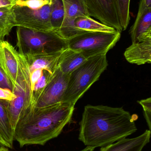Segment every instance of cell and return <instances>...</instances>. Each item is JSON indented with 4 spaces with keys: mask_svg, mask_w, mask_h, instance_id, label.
<instances>
[{
    "mask_svg": "<svg viewBox=\"0 0 151 151\" xmlns=\"http://www.w3.org/2000/svg\"><path fill=\"white\" fill-rule=\"evenodd\" d=\"M142 106L144 117L147 122L149 130H151V98L150 97L146 99L137 101Z\"/></svg>",
    "mask_w": 151,
    "mask_h": 151,
    "instance_id": "cell-22",
    "label": "cell"
},
{
    "mask_svg": "<svg viewBox=\"0 0 151 151\" xmlns=\"http://www.w3.org/2000/svg\"><path fill=\"white\" fill-rule=\"evenodd\" d=\"M0 145H2V146H5V147H8V145H7V144L4 142V141L3 140L1 135H0Z\"/></svg>",
    "mask_w": 151,
    "mask_h": 151,
    "instance_id": "cell-27",
    "label": "cell"
},
{
    "mask_svg": "<svg viewBox=\"0 0 151 151\" xmlns=\"http://www.w3.org/2000/svg\"><path fill=\"white\" fill-rule=\"evenodd\" d=\"M16 1H28V0H16ZM42 1H46L48 2L51 4L52 3V1H53V0H42Z\"/></svg>",
    "mask_w": 151,
    "mask_h": 151,
    "instance_id": "cell-30",
    "label": "cell"
},
{
    "mask_svg": "<svg viewBox=\"0 0 151 151\" xmlns=\"http://www.w3.org/2000/svg\"><path fill=\"white\" fill-rule=\"evenodd\" d=\"M51 4H48L40 9H32L14 5L11 11L15 26L43 32L53 31L51 23Z\"/></svg>",
    "mask_w": 151,
    "mask_h": 151,
    "instance_id": "cell-6",
    "label": "cell"
},
{
    "mask_svg": "<svg viewBox=\"0 0 151 151\" xmlns=\"http://www.w3.org/2000/svg\"><path fill=\"white\" fill-rule=\"evenodd\" d=\"M132 43L151 40V9L135 21L129 31Z\"/></svg>",
    "mask_w": 151,
    "mask_h": 151,
    "instance_id": "cell-14",
    "label": "cell"
},
{
    "mask_svg": "<svg viewBox=\"0 0 151 151\" xmlns=\"http://www.w3.org/2000/svg\"><path fill=\"white\" fill-rule=\"evenodd\" d=\"M75 27L82 32H100L114 33L118 32L114 28L96 21L90 17H80L74 22Z\"/></svg>",
    "mask_w": 151,
    "mask_h": 151,
    "instance_id": "cell-17",
    "label": "cell"
},
{
    "mask_svg": "<svg viewBox=\"0 0 151 151\" xmlns=\"http://www.w3.org/2000/svg\"><path fill=\"white\" fill-rule=\"evenodd\" d=\"M79 139L87 147H103L137 131L130 114L122 107L85 106L79 123Z\"/></svg>",
    "mask_w": 151,
    "mask_h": 151,
    "instance_id": "cell-1",
    "label": "cell"
},
{
    "mask_svg": "<svg viewBox=\"0 0 151 151\" xmlns=\"http://www.w3.org/2000/svg\"><path fill=\"white\" fill-rule=\"evenodd\" d=\"M11 8H0V32L4 38L9 34L13 27H16L12 13Z\"/></svg>",
    "mask_w": 151,
    "mask_h": 151,
    "instance_id": "cell-19",
    "label": "cell"
},
{
    "mask_svg": "<svg viewBox=\"0 0 151 151\" xmlns=\"http://www.w3.org/2000/svg\"><path fill=\"white\" fill-rule=\"evenodd\" d=\"M87 60L79 52L67 48L62 52L58 67L63 73L70 74Z\"/></svg>",
    "mask_w": 151,
    "mask_h": 151,
    "instance_id": "cell-15",
    "label": "cell"
},
{
    "mask_svg": "<svg viewBox=\"0 0 151 151\" xmlns=\"http://www.w3.org/2000/svg\"><path fill=\"white\" fill-rule=\"evenodd\" d=\"M4 40V37L2 35L0 32V40Z\"/></svg>",
    "mask_w": 151,
    "mask_h": 151,
    "instance_id": "cell-31",
    "label": "cell"
},
{
    "mask_svg": "<svg viewBox=\"0 0 151 151\" xmlns=\"http://www.w3.org/2000/svg\"><path fill=\"white\" fill-rule=\"evenodd\" d=\"M108 65L106 55L87 59L70 74L62 103L74 106L82 95L98 80Z\"/></svg>",
    "mask_w": 151,
    "mask_h": 151,
    "instance_id": "cell-3",
    "label": "cell"
},
{
    "mask_svg": "<svg viewBox=\"0 0 151 151\" xmlns=\"http://www.w3.org/2000/svg\"><path fill=\"white\" fill-rule=\"evenodd\" d=\"M17 27V46L19 53L24 56L56 53L68 48L67 41L54 31Z\"/></svg>",
    "mask_w": 151,
    "mask_h": 151,
    "instance_id": "cell-4",
    "label": "cell"
},
{
    "mask_svg": "<svg viewBox=\"0 0 151 151\" xmlns=\"http://www.w3.org/2000/svg\"><path fill=\"white\" fill-rule=\"evenodd\" d=\"M0 88L8 89L12 91V84L1 68H0Z\"/></svg>",
    "mask_w": 151,
    "mask_h": 151,
    "instance_id": "cell-24",
    "label": "cell"
},
{
    "mask_svg": "<svg viewBox=\"0 0 151 151\" xmlns=\"http://www.w3.org/2000/svg\"><path fill=\"white\" fill-rule=\"evenodd\" d=\"M15 0H0V8L9 7L12 8L15 5Z\"/></svg>",
    "mask_w": 151,
    "mask_h": 151,
    "instance_id": "cell-26",
    "label": "cell"
},
{
    "mask_svg": "<svg viewBox=\"0 0 151 151\" xmlns=\"http://www.w3.org/2000/svg\"><path fill=\"white\" fill-rule=\"evenodd\" d=\"M0 151H9L5 146H2L0 147Z\"/></svg>",
    "mask_w": 151,
    "mask_h": 151,
    "instance_id": "cell-29",
    "label": "cell"
},
{
    "mask_svg": "<svg viewBox=\"0 0 151 151\" xmlns=\"http://www.w3.org/2000/svg\"><path fill=\"white\" fill-rule=\"evenodd\" d=\"M74 106L60 103L43 108H33L23 113L14 132L21 147L43 145L57 137L72 119Z\"/></svg>",
    "mask_w": 151,
    "mask_h": 151,
    "instance_id": "cell-2",
    "label": "cell"
},
{
    "mask_svg": "<svg viewBox=\"0 0 151 151\" xmlns=\"http://www.w3.org/2000/svg\"><path fill=\"white\" fill-rule=\"evenodd\" d=\"M121 33L84 32L67 40L68 48L80 53L87 59L106 55L120 39Z\"/></svg>",
    "mask_w": 151,
    "mask_h": 151,
    "instance_id": "cell-5",
    "label": "cell"
},
{
    "mask_svg": "<svg viewBox=\"0 0 151 151\" xmlns=\"http://www.w3.org/2000/svg\"><path fill=\"white\" fill-rule=\"evenodd\" d=\"M90 17L98 19L102 24L123 31L115 0H83Z\"/></svg>",
    "mask_w": 151,
    "mask_h": 151,
    "instance_id": "cell-8",
    "label": "cell"
},
{
    "mask_svg": "<svg viewBox=\"0 0 151 151\" xmlns=\"http://www.w3.org/2000/svg\"><path fill=\"white\" fill-rule=\"evenodd\" d=\"M151 131L145 130L141 135L133 138H125L104 147L100 151H142L150 142Z\"/></svg>",
    "mask_w": 151,
    "mask_h": 151,
    "instance_id": "cell-11",
    "label": "cell"
},
{
    "mask_svg": "<svg viewBox=\"0 0 151 151\" xmlns=\"http://www.w3.org/2000/svg\"><path fill=\"white\" fill-rule=\"evenodd\" d=\"M64 17V9L62 0H53L51 6V23L53 31L57 32Z\"/></svg>",
    "mask_w": 151,
    "mask_h": 151,
    "instance_id": "cell-18",
    "label": "cell"
},
{
    "mask_svg": "<svg viewBox=\"0 0 151 151\" xmlns=\"http://www.w3.org/2000/svg\"><path fill=\"white\" fill-rule=\"evenodd\" d=\"M95 148L93 147H87V146L86 148L80 151H94Z\"/></svg>",
    "mask_w": 151,
    "mask_h": 151,
    "instance_id": "cell-28",
    "label": "cell"
},
{
    "mask_svg": "<svg viewBox=\"0 0 151 151\" xmlns=\"http://www.w3.org/2000/svg\"><path fill=\"white\" fill-rule=\"evenodd\" d=\"M151 9V0H140L135 21H137L149 10Z\"/></svg>",
    "mask_w": 151,
    "mask_h": 151,
    "instance_id": "cell-23",
    "label": "cell"
},
{
    "mask_svg": "<svg viewBox=\"0 0 151 151\" xmlns=\"http://www.w3.org/2000/svg\"><path fill=\"white\" fill-rule=\"evenodd\" d=\"M63 51L51 54L24 56L30 73L34 70H42L53 74L58 67L59 58Z\"/></svg>",
    "mask_w": 151,
    "mask_h": 151,
    "instance_id": "cell-12",
    "label": "cell"
},
{
    "mask_svg": "<svg viewBox=\"0 0 151 151\" xmlns=\"http://www.w3.org/2000/svg\"><path fill=\"white\" fill-rule=\"evenodd\" d=\"M52 4V3H51ZM42 0H28L25 1H15V5L21 7H27L32 9H40L48 4H51Z\"/></svg>",
    "mask_w": 151,
    "mask_h": 151,
    "instance_id": "cell-21",
    "label": "cell"
},
{
    "mask_svg": "<svg viewBox=\"0 0 151 151\" xmlns=\"http://www.w3.org/2000/svg\"><path fill=\"white\" fill-rule=\"evenodd\" d=\"M0 68L10 81L12 88L20 85V54L4 40H0Z\"/></svg>",
    "mask_w": 151,
    "mask_h": 151,
    "instance_id": "cell-10",
    "label": "cell"
},
{
    "mask_svg": "<svg viewBox=\"0 0 151 151\" xmlns=\"http://www.w3.org/2000/svg\"><path fill=\"white\" fill-rule=\"evenodd\" d=\"M64 9V17L57 33L67 40L84 32L75 27L74 22L80 17H90L83 0H62Z\"/></svg>",
    "mask_w": 151,
    "mask_h": 151,
    "instance_id": "cell-9",
    "label": "cell"
},
{
    "mask_svg": "<svg viewBox=\"0 0 151 151\" xmlns=\"http://www.w3.org/2000/svg\"><path fill=\"white\" fill-rule=\"evenodd\" d=\"M16 98V95L12 91L8 89L0 88V99L12 101Z\"/></svg>",
    "mask_w": 151,
    "mask_h": 151,
    "instance_id": "cell-25",
    "label": "cell"
},
{
    "mask_svg": "<svg viewBox=\"0 0 151 151\" xmlns=\"http://www.w3.org/2000/svg\"><path fill=\"white\" fill-rule=\"evenodd\" d=\"M124 56L130 63L142 65L151 63V40L136 43L126 49Z\"/></svg>",
    "mask_w": 151,
    "mask_h": 151,
    "instance_id": "cell-13",
    "label": "cell"
},
{
    "mask_svg": "<svg viewBox=\"0 0 151 151\" xmlns=\"http://www.w3.org/2000/svg\"><path fill=\"white\" fill-rule=\"evenodd\" d=\"M70 74L63 73L59 67L38 98L35 108H43L62 103L67 88Z\"/></svg>",
    "mask_w": 151,
    "mask_h": 151,
    "instance_id": "cell-7",
    "label": "cell"
},
{
    "mask_svg": "<svg viewBox=\"0 0 151 151\" xmlns=\"http://www.w3.org/2000/svg\"><path fill=\"white\" fill-rule=\"evenodd\" d=\"M0 135L7 144L8 148H12L14 141V131L10 123L6 106V100L0 99Z\"/></svg>",
    "mask_w": 151,
    "mask_h": 151,
    "instance_id": "cell-16",
    "label": "cell"
},
{
    "mask_svg": "<svg viewBox=\"0 0 151 151\" xmlns=\"http://www.w3.org/2000/svg\"><path fill=\"white\" fill-rule=\"evenodd\" d=\"M119 18L123 31L127 28L130 20V4L131 0H115Z\"/></svg>",
    "mask_w": 151,
    "mask_h": 151,
    "instance_id": "cell-20",
    "label": "cell"
}]
</instances>
